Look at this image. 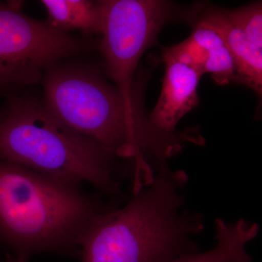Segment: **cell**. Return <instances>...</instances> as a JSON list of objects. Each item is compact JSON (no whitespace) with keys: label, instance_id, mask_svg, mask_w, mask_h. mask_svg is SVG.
<instances>
[{"label":"cell","instance_id":"cell-1","mask_svg":"<svg viewBox=\"0 0 262 262\" xmlns=\"http://www.w3.org/2000/svg\"><path fill=\"white\" fill-rule=\"evenodd\" d=\"M43 103L59 121L89 138L113 157L134 158V185L154 178L157 165L180 152L187 144H206L199 127L166 133L155 126L144 113L139 94L129 99L94 68L54 63L45 72Z\"/></svg>","mask_w":262,"mask_h":262},{"label":"cell","instance_id":"cell-2","mask_svg":"<svg viewBox=\"0 0 262 262\" xmlns=\"http://www.w3.org/2000/svg\"><path fill=\"white\" fill-rule=\"evenodd\" d=\"M188 177L160 164L152 181L125 206L102 211L76 243L81 262H167L200 251L204 217L185 208Z\"/></svg>","mask_w":262,"mask_h":262},{"label":"cell","instance_id":"cell-12","mask_svg":"<svg viewBox=\"0 0 262 262\" xmlns=\"http://www.w3.org/2000/svg\"><path fill=\"white\" fill-rule=\"evenodd\" d=\"M0 262H20L13 255H12L11 253H8L6 257H5V259L1 260L0 259Z\"/></svg>","mask_w":262,"mask_h":262},{"label":"cell","instance_id":"cell-11","mask_svg":"<svg viewBox=\"0 0 262 262\" xmlns=\"http://www.w3.org/2000/svg\"><path fill=\"white\" fill-rule=\"evenodd\" d=\"M226 10L229 18L246 34L249 40L262 49L261 2Z\"/></svg>","mask_w":262,"mask_h":262},{"label":"cell","instance_id":"cell-4","mask_svg":"<svg viewBox=\"0 0 262 262\" xmlns=\"http://www.w3.org/2000/svg\"><path fill=\"white\" fill-rule=\"evenodd\" d=\"M113 155L62 123L43 102L10 96L0 120V160L79 185L116 193Z\"/></svg>","mask_w":262,"mask_h":262},{"label":"cell","instance_id":"cell-13","mask_svg":"<svg viewBox=\"0 0 262 262\" xmlns=\"http://www.w3.org/2000/svg\"><path fill=\"white\" fill-rule=\"evenodd\" d=\"M5 112L6 111H0V120L5 116Z\"/></svg>","mask_w":262,"mask_h":262},{"label":"cell","instance_id":"cell-5","mask_svg":"<svg viewBox=\"0 0 262 262\" xmlns=\"http://www.w3.org/2000/svg\"><path fill=\"white\" fill-rule=\"evenodd\" d=\"M20 2H0V94L38 83L54 63L86 49L82 39L24 14Z\"/></svg>","mask_w":262,"mask_h":262},{"label":"cell","instance_id":"cell-9","mask_svg":"<svg viewBox=\"0 0 262 262\" xmlns=\"http://www.w3.org/2000/svg\"><path fill=\"white\" fill-rule=\"evenodd\" d=\"M215 245L211 249L187 253L167 262H252L246 245L259 232L257 224L246 220L215 221Z\"/></svg>","mask_w":262,"mask_h":262},{"label":"cell","instance_id":"cell-3","mask_svg":"<svg viewBox=\"0 0 262 262\" xmlns=\"http://www.w3.org/2000/svg\"><path fill=\"white\" fill-rule=\"evenodd\" d=\"M102 211L78 185L0 160V242L19 261L77 254L79 236Z\"/></svg>","mask_w":262,"mask_h":262},{"label":"cell","instance_id":"cell-8","mask_svg":"<svg viewBox=\"0 0 262 262\" xmlns=\"http://www.w3.org/2000/svg\"><path fill=\"white\" fill-rule=\"evenodd\" d=\"M195 22L214 29L223 39L237 67L236 82L245 84L259 96L262 93V49L255 46L229 18L227 10H205Z\"/></svg>","mask_w":262,"mask_h":262},{"label":"cell","instance_id":"cell-7","mask_svg":"<svg viewBox=\"0 0 262 262\" xmlns=\"http://www.w3.org/2000/svg\"><path fill=\"white\" fill-rule=\"evenodd\" d=\"M163 89L149 119L160 130L174 133L179 121L199 103L198 87L203 75L175 60L163 58Z\"/></svg>","mask_w":262,"mask_h":262},{"label":"cell","instance_id":"cell-6","mask_svg":"<svg viewBox=\"0 0 262 262\" xmlns=\"http://www.w3.org/2000/svg\"><path fill=\"white\" fill-rule=\"evenodd\" d=\"M101 51L108 76L125 97L138 94L134 75L143 53L174 16L171 3L160 0H102Z\"/></svg>","mask_w":262,"mask_h":262},{"label":"cell","instance_id":"cell-10","mask_svg":"<svg viewBox=\"0 0 262 262\" xmlns=\"http://www.w3.org/2000/svg\"><path fill=\"white\" fill-rule=\"evenodd\" d=\"M48 20L57 28L70 32L81 30L101 34L102 11L100 1L89 0H43Z\"/></svg>","mask_w":262,"mask_h":262}]
</instances>
